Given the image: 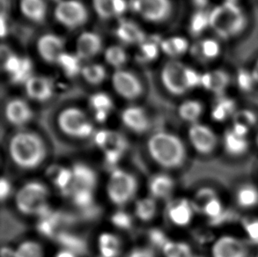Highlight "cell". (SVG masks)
<instances>
[{
  "label": "cell",
  "mask_w": 258,
  "mask_h": 257,
  "mask_svg": "<svg viewBox=\"0 0 258 257\" xmlns=\"http://www.w3.org/2000/svg\"><path fill=\"white\" fill-rule=\"evenodd\" d=\"M196 209L192 201L180 198L170 202L167 208L169 221L178 227H185L191 223L195 215Z\"/></svg>",
  "instance_id": "cell-14"
},
{
  "label": "cell",
  "mask_w": 258,
  "mask_h": 257,
  "mask_svg": "<svg viewBox=\"0 0 258 257\" xmlns=\"http://www.w3.org/2000/svg\"><path fill=\"white\" fill-rule=\"evenodd\" d=\"M140 46L141 59L152 61V60L157 58L159 52H160V49H161V45H158L157 43H155V42H153V41L146 40Z\"/></svg>",
  "instance_id": "cell-43"
},
{
  "label": "cell",
  "mask_w": 258,
  "mask_h": 257,
  "mask_svg": "<svg viewBox=\"0 0 258 257\" xmlns=\"http://www.w3.org/2000/svg\"><path fill=\"white\" fill-rule=\"evenodd\" d=\"M196 257V256H195Z\"/></svg>",
  "instance_id": "cell-59"
},
{
  "label": "cell",
  "mask_w": 258,
  "mask_h": 257,
  "mask_svg": "<svg viewBox=\"0 0 258 257\" xmlns=\"http://www.w3.org/2000/svg\"><path fill=\"white\" fill-rule=\"evenodd\" d=\"M192 203L196 211L202 212L204 215L211 219H218L224 211L222 202L211 188L199 189Z\"/></svg>",
  "instance_id": "cell-13"
},
{
  "label": "cell",
  "mask_w": 258,
  "mask_h": 257,
  "mask_svg": "<svg viewBox=\"0 0 258 257\" xmlns=\"http://www.w3.org/2000/svg\"><path fill=\"white\" fill-rule=\"evenodd\" d=\"M81 59L76 54L64 52L59 56L56 65L59 66L63 73L69 77L74 78L78 74H81L82 67L81 63Z\"/></svg>",
  "instance_id": "cell-34"
},
{
  "label": "cell",
  "mask_w": 258,
  "mask_h": 257,
  "mask_svg": "<svg viewBox=\"0 0 258 257\" xmlns=\"http://www.w3.org/2000/svg\"><path fill=\"white\" fill-rule=\"evenodd\" d=\"M42 245L35 240H25L14 251V257H43Z\"/></svg>",
  "instance_id": "cell-38"
},
{
  "label": "cell",
  "mask_w": 258,
  "mask_h": 257,
  "mask_svg": "<svg viewBox=\"0 0 258 257\" xmlns=\"http://www.w3.org/2000/svg\"><path fill=\"white\" fill-rule=\"evenodd\" d=\"M8 156L21 170L38 168L47 158L48 150L44 140L38 133L21 128L11 136L7 145Z\"/></svg>",
  "instance_id": "cell-1"
},
{
  "label": "cell",
  "mask_w": 258,
  "mask_h": 257,
  "mask_svg": "<svg viewBox=\"0 0 258 257\" xmlns=\"http://www.w3.org/2000/svg\"><path fill=\"white\" fill-rule=\"evenodd\" d=\"M126 257H156L154 251L148 247H136L130 252Z\"/></svg>",
  "instance_id": "cell-51"
},
{
  "label": "cell",
  "mask_w": 258,
  "mask_h": 257,
  "mask_svg": "<svg viewBox=\"0 0 258 257\" xmlns=\"http://www.w3.org/2000/svg\"><path fill=\"white\" fill-rule=\"evenodd\" d=\"M93 7L98 17L110 20L120 17L128 8L126 0H93Z\"/></svg>",
  "instance_id": "cell-23"
},
{
  "label": "cell",
  "mask_w": 258,
  "mask_h": 257,
  "mask_svg": "<svg viewBox=\"0 0 258 257\" xmlns=\"http://www.w3.org/2000/svg\"><path fill=\"white\" fill-rule=\"evenodd\" d=\"M56 242L63 247V249L71 251L77 255L84 254L87 252V244L81 237L76 234L59 231L55 237Z\"/></svg>",
  "instance_id": "cell-28"
},
{
  "label": "cell",
  "mask_w": 258,
  "mask_h": 257,
  "mask_svg": "<svg viewBox=\"0 0 258 257\" xmlns=\"http://www.w3.org/2000/svg\"><path fill=\"white\" fill-rule=\"evenodd\" d=\"M108 137H109V130H100L94 132L93 136L94 145L102 151L108 143Z\"/></svg>",
  "instance_id": "cell-48"
},
{
  "label": "cell",
  "mask_w": 258,
  "mask_h": 257,
  "mask_svg": "<svg viewBox=\"0 0 258 257\" xmlns=\"http://www.w3.org/2000/svg\"><path fill=\"white\" fill-rule=\"evenodd\" d=\"M162 252L165 257H195L191 247L184 241L169 240L162 248Z\"/></svg>",
  "instance_id": "cell-36"
},
{
  "label": "cell",
  "mask_w": 258,
  "mask_h": 257,
  "mask_svg": "<svg viewBox=\"0 0 258 257\" xmlns=\"http://www.w3.org/2000/svg\"><path fill=\"white\" fill-rule=\"evenodd\" d=\"M105 60L106 62L117 70H121L128 61V55L125 49L118 45L108 47L105 51Z\"/></svg>",
  "instance_id": "cell-37"
},
{
  "label": "cell",
  "mask_w": 258,
  "mask_h": 257,
  "mask_svg": "<svg viewBox=\"0 0 258 257\" xmlns=\"http://www.w3.org/2000/svg\"><path fill=\"white\" fill-rule=\"evenodd\" d=\"M148 240L153 246L157 248H161V249L169 240L166 235V233L159 228H152L148 232Z\"/></svg>",
  "instance_id": "cell-45"
},
{
  "label": "cell",
  "mask_w": 258,
  "mask_h": 257,
  "mask_svg": "<svg viewBox=\"0 0 258 257\" xmlns=\"http://www.w3.org/2000/svg\"><path fill=\"white\" fill-rule=\"evenodd\" d=\"M135 216L143 222H149L154 219L157 213L156 199L154 198H143L138 200L134 209Z\"/></svg>",
  "instance_id": "cell-32"
},
{
  "label": "cell",
  "mask_w": 258,
  "mask_h": 257,
  "mask_svg": "<svg viewBox=\"0 0 258 257\" xmlns=\"http://www.w3.org/2000/svg\"><path fill=\"white\" fill-rule=\"evenodd\" d=\"M249 146L248 135L232 126L223 136L225 152L233 157H240L247 153Z\"/></svg>",
  "instance_id": "cell-20"
},
{
  "label": "cell",
  "mask_w": 258,
  "mask_h": 257,
  "mask_svg": "<svg viewBox=\"0 0 258 257\" xmlns=\"http://www.w3.org/2000/svg\"><path fill=\"white\" fill-rule=\"evenodd\" d=\"M75 188H84L94 190L98 182L96 172L88 165L81 162L74 164L72 167Z\"/></svg>",
  "instance_id": "cell-24"
},
{
  "label": "cell",
  "mask_w": 258,
  "mask_h": 257,
  "mask_svg": "<svg viewBox=\"0 0 258 257\" xmlns=\"http://www.w3.org/2000/svg\"><path fill=\"white\" fill-rule=\"evenodd\" d=\"M5 115L11 125L23 128L31 121L34 113L27 101L20 98H14L7 102Z\"/></svg>",
  "instance_id": "cell-15"
},
{
  "label": "cell",
  "mask_w": 258,
  "mask_h": 257,
  "mask_svg": "<svg viewBox=\"0 0 258 257\" xmlns=\"http://www.w3.org/2000/svg\"><path fill=\"white\" fill-rule=\"evenodd\" d=\"M89 105L94 111V119L96 122H106L108 115L114 108V103L111 97L106 93L99 92L90 97Z\"/></svg>",
  "instance_id": "cell-27"
},
{
  "label": "cell",
  "mask_w": 258,
  "mask_h": 257,
  "mask_svg": "<svg viewBox=\"0 0 258 257\" xmlns=\"http://www.w3.org/2000/svg\"><path fill=\"white\" fill-rule=\"evenodd\" d=\"M110 222L118 229L130 230L133 226V218L128 212L119 210L112 214Z\"/></svg>",
  "instance_id": "cell-42"
},
{
  "label": "cell",
  "mask_w": 258,
  "mask_h": 257,
  "mask_svg": "<svg viewBox=\"0 0 258 257\" xmlns=\"http://www.w3.org/2000/svg\"><path fill=\"white\" fill-rule=\"evenodd\" d=\"M227 79L226 73L222 72H213L206 73L204 76H201V85L212 91H219L225 88L227 86Z\"/></svg>",
  "instance_id": "cell-39"
},
{
  "label": "cell",
  "mask_w": 258,
  "mask_h": 257,
  "mask_svg": "<svg viewBox=\"0 0 258 257\" xmlns=\"http://www.w3.org/2000/svg\"><path fill=\"white\" fill-rule=\"evenodd\" d=\"M21 14L34 23L44 22L48 14V6L45 0H21Z\"/></svg>",
  "instance_id": "cell-26"
},
{
  "label": "cell",
  "mask_w": 258,
  "mask_h": 257,
  "mask_svg": "<svg viewBox=\"0 0 258 257\" xmlns=\"http://www.w3.org/2000/svg\"><path fill=\"white\" fill-rule=\"evenodd\" d=\"M251 73L252 74H253L254 79H255V81H256V83H258V60L255 62V66L253 67Z\"/></svg>",
  "instance_id": "cell-55"
},
{
  "label": "cell",
  "mask_w": 258,
  "mask_h": 257,
  "mask_svg": "<svg viewBox=\"0 0 258 257\" xmlns=\"http://www.w3.org/2000/svg\"><path fill=\"white\" fill-rule=\"evenodd\" d=\"M47 175L50 181H52L54 186L61 192V194L72 197L75 190L72 168L51 166L48 168Z\"/></svg>",
  "instance_id": "cell-21"
},
{
  "label": "cell",
  "mask_w": 258,
  "mask_h": 257,
  "mask_svg": "<svg viewBox=\"0 0 258 257\" xmlns=\"http://www.w3.org/2000/svg\"><path fill=\"white\" fill-rule=\"evenodd\" d=\"M138 188L139 182L134 174L116 167L110 173L106 191L113 205L122 207L135 198Z\"/></svg>",
  "instance_id": "cell-6"
},
{
  "label": "cell",
  "mask_w": 258,
  "mask_h": 257,
  "mask_svg": "<svg viewBox=\"0 0 258 257\" xmlns=\"http://www.w3.org/2000/svg\"><path fill=\"white\" fill-rule=\"evenodd\" d=\"M174 179L167 174H158L151 178L148 189L154 199H166L174 191Z\"/></svg>",
  "instance_id": "cell-25"
},
{
  "label": "cell",
  "mask_w": 258,
  "mask_h": 257,
  "mask_svg": "<svg viewBox=\"0 0 258 257\" xmlns=\"http://www.w3.org/2000/svg\"><path fill=\"white\" fill-rule=\"evenodd\" d=\"M255 144H256V146L258 147V132L256 135H255Z\"/></svg>",
  "instance_id": "cell-56"
},
{
  "label": "cell",
  "mask_w": 258,
  "mask_h": 257,
  "mask_svg": "<svg viewBox=\"0 0 258 257\" xmlns=\"http://www.w3.org/2000/svg\"><path fill=\"white\" fill-rule=\"evenodd\" d=\"M188 138L193 149L202 155L214 152L218 146V137L209 126L196 122L188 128Z\"/></svg>",
  "instance_id": "cell-11"
},
{
  "label": "cell",
  "mask_w": 258,
  "mask_h": 257,
  "mask_svg": "<svg viewBox=\"0 0 258 257\" xmlns=\"http://www.w3.org/2000/svg\"><path fill=\"white\" fill-rule=\"evenodd\" d=\"M122 124L130 131L142 134L150 127V119L147 111L139 106H131L122 110L121 114Z\"/></svg>",
  "instance_id": "cell-18"
},
{
  "label": "cell",
  "mask_w": 258,
  "mask_h": 257,
  "mask_svg": "<svg viewBox=\"0 0 258 257\" xmlns=\"http://www.w3.org/2000/svg\"><path fill=\"white\" fill-rule=\"evenodd\" d=\"M212 257H248L247 244L237 237L223 235L218 238L212 246Z\"/></svg>",
  "instance_id": "cell-12"
},
{
  "label": "cell",
  "mask_w": 258,
  "mask_h": 257,
  "mask_svg": "<svg viewBox=\"0 0 258 257\" xmlns=\"http://www.w3.org/2000/svg\"><path fill=\"white\" fill-rule=\"evenodd\" d=\"M13 191V186L9 179L6 177L1 178L0 180V198L1 201L4 202L10 197Z\"/></svg>",
  "instance_id": "cell-50"
},
{
  "label": "cell",
  "mask_w": 258,
  "mask_h": 257,
  "mask_svg": "<svg viewBox=\"0 0 258 257\" xmlns=\"http://www.w3.org/2000/svg\"><path fill=\"white\" fill-rule=\"evenodd\" d=\"M112 86L119 96L127 101H135L142 96L144 86L135 73L117 70L112 77Z\"/></svg>",
  "instance_id": "cell-10"
},
{
  "label": "cell",
  "mask_w": 258,
  "mask_h": 257,
  "mask_svg": "<svg viewBox=\"0 0 258 257\" xmlns=\"http://www.w3.org/2000/svg\"><path fill=\"white\" fill-rule=\"evenodd\" d=\"M25 90L28 97L39 102L49 100L54 94L52 80L45 76L33 75L25 83Z\"/></svg>",
  "instance_id": "cell-17"
},
{
  "label": "cell",
  "mask_w": 258,
  "mask_h": 257,
  "mask_svg": "<svg viewBox=\"0 0 258 257\" xmlns=\"http://www.w3.org/2000/svg\"><path fill=\"white\" fill-rule=\"evenodd\" d=\"M238 83L242 89L248 91L251 88L254 84L256 83V81L254 79L251 72H249V73H241L238 77Z\"/></svg>",
  "instance_id": "cell-49"
},
{
  "label": "cell",
  "mask_w": 258,
  "mask_h": 257,
  "mask_svg": "<svg viewBox=\"0 0 258 257\" xmlns=\"http://www.w3.org/2000/svg\"><path fill=\"white\" fill-rule=\"evenodd\" d=\"M100 257H101V256H100Z\"/></svg>",
  "instance_id": "cell-58"
},
{
  "label": "cell",
  "mask_w": 258,
  "mask_h": 257,
  "mask_svg": "<svg viewBox=\"0 0 258 257\" xmlns=\"http://www.w3.org/2000/svg\"><path fill=\"white\" fill-rule=\"evenodd\" d=\"M72 198L74 205H76L78 208L82 210V212L94 206V192L88 188H75V190L72 195Z\"/></svg>",
  "instance_id": "cell-40"
},
{
  "label": "cell",
  "mask_w": 258,
  "mask_h": 257,
  "mask_svg": "<svg viewBox=\"0 0 258 257\" xmlns=\"http://www.w3.org/2000/svg\"><path fill=\"white\" fill-rule=\"evenodd\" d=\"M235 199L241 208H254L258 205V188L252 184L242 185L238 188Z\"/></svg>",
  "instance_id": "cell-31"
},
{
  "label": "cell",
  "mask_w": 258,
  "mask_h": 257,
  "mask_svg": "<svg viewBox=\"0 0 258 257\" xmlns=\"http://www.w3.org/2000/svg\"><path fill=\"white\" fill-rule=\"evenodd\" d=\"M210 26L209 14L197 13L190 21V30L194 34H200L205 28Z\"/></svg>",
  "instance_id": "cell-44"
},
{
  "label": "cell",
  "mask_w": 258,
  "mask_h": 257,
  "mask_svg": "<svg viewBox=\"0 0 258 257\" xmlns=\"http://www.w3.org/2000/svg\"><path fill=\"white\" fill-rule=\"evenodd\" d=\"M54 15L58 23L68 29L83 27L89 18L88 10L80 0H63L57 4Z\"/></svg>",
  "instance_id": "cell-8"
},
{
  "label": "cell",
  "mask_w": 258,
  "mask_h": 257,
  "mask_svg": "<svg viewBox=\"0 0 258 257\" xmlns=\"http://www.w3.org/2000/svg\"><path fill=\"white\" fill-rule=\"evenodd\" d=\"M132 6L137 14L151 23L168 21L173 13L171 0H133Z\"/></svg>",
  "instance_id": "cell-9"
},
{
  "label": "cell",
  "mask_w": 258,
  "mask_h": 257,
  "mask_svg": "<svg viewBox=\"0 0 258 257\" xmlns=\"http://www.w3.org/2000/svg\"><path fill=\"white\" fill-rule=\"evenodd\" d=\"M77 254H74L71 251L66 250V249H62L59 251L57 254H56L55 257H77Z\"/></svg>",
  "instance_id": "cell-53"
},
{
  "label": "cell",
  "mask_w": 258,
  "mask_h": 257,
  "mask_svg": "<svg viewBox=\"0 0 258 257\" xmlns=\"http://www.w3.org/2000/svg\"><path fill=\"white\" fill-rule=\"evenodd\" d=\"M37 50L45 62L56 63L59 56L64 52V42L55 34H45L39 38Z\"/></svg>",
  "instance_id": "cell-16"
},
{
  "label": "cell",
  "mask_w": 258,
  "mask_h": 257,
  "mask_svg": "<svg viewBox=\"0 0 258 257\" xmlns=\"http://www.w3.org/2000/svg\"><path fill=\"white\" fill-rule=\"evenodd\" d=\"M115 34L121 42L128 45H140L147 40L143 29L131 21H121L116 28Z\"/></svg>",
  "instance_id": "cell-22"
},
{
  "label": "cell",
  "mask_w": 258,
  "mask_h": 257,
  "mask_svg": "<svg viewBox=\"0 0 258 257\" xmlns=\"http://www.w3.org/2000/svg\"><path fill=\"white\" fill-rule=\"evenodd\" d=\"M147 146L151 159L158 166L168 170L181 167L187 157L184 143L173 132H154L147 140Z\"/></svg>",
  "instance_id": "cell-2"
},
{
  "label": "cell",
  "mask_w": 258,
  "mask_h": 257,
  "mask_svg": "<svg viewBox=\"0 0 258 257\" xmlns=\"http://www.w3.org/2000/svg\"><path fill=\"white\" fill-rule=\"evenodd\" d=\"M232 108H234V107L230 101H220L213 109V117L217 120L227 118L231 112L233 111Z\"/></svg>",
  "instance_id": "cell-46"
},
{
  "label": "cell",
  "mask_w": 258,
  "mask_h": 257,
  "mask_svg": "<svg viewBox=\"0 0 258 257\" xmlns=\"http://www.w3.org/2000/svg\"><path fill=\"white\" fill-rule=\"evenodd\" d=\"M98 247L101 257H117L121 249V240L111 233H102L98 238Z\"/></svg>",
  "instance_id": "cell-29"
},
{
  "label": "cell",
  "mask_w": 258,
  "mask_h": 257,
  "mask_svg": "<svg viewBox=\"0 0 258 257\" xmlns=\"http://www.w3.org/2000/svg\"><path fill=\"white\" fill-rule=\"evenodd\" d=\"M14 249H12L10 247H3L1 251L2 257H14Z\"/></svg>",
  "instance_id": "cell-54"
},
{
  "label": "cell",
  "mask_w": 258,
  "mask_h": 257,
  "mask_svg": "<svg viewBox=\"0 0 258 257\" xmlns=\"http://www.w3.org/2000/svg\"><path fill=\"white\" fill-rule=\"evenodd\" d=\"M7 33V20L6 16L2 14L1 15V35L5 37Z\"/></svg>",
  "instance_id": "cell-52"
},
{
  "label": "cell",
  "mask_w": 258,
  "mask_h": 257,
  "mask_svg": "<svg viewBox=\"0 0 258 257\" xmlns=\"http://www.w3.org/2000/svg\"><path fill=\"white\" fill-rule=\"evenodd\" d=\"M255 257H258V254H257V255H256V256H255Z\"/></svg>",
  "instance_id": "cell-57"
},
{
  "label": "cell",
  "mask_w": 258,
  "mask_h": 257,
  "mask_svg": "<svg viewBox=\"0 0 258 257\" xmlns=\"http://www.w3.org/2000/svg\"><path fill=\"white\" fill-rule=\"evenodd\" d=\"M102 46V39L97 33L84 32L78 38L76 55L81 60L92 59L101 52Z\"/></svg>",
  "instance_id": "cell-19"
},
{
  "label": "cell",
  "mask_w": 258,
  "mask_h": 257,
  "mask_svg": "<svg viewBox=\"0 0 258 257\" xmlns=\"http://www.w3.org/2000/svg\"><path fill=\"white\" fill-rule=\"evenodd\" d=\"M210 27L222 38H230L244 28V14L234 2L220 5L209 14Z\"/></svg>",
  "instance_id": "cell-5"
},
{
  "label": "cell",
  "mask_w": 258,
  "mask_h": 257,
  "mask_svg": "<svg viewBox=\"0 0 258 257\" xmlns=\"http://www.w3.org/2000/svg\"><path fill=\"white\" fill-rule=\"evenodd\" d=\"M160 45L161 50L171 57L182 56L188 49V41L180 36L165 39Z\"/></svg>",
  "instance_id": "cell-33"
},
{
  "label": "cell",
  "mask_w": 258,
  "mask_h": 257,
  "mask_svg": "<svg viewBox=\"0 0 258 257\" xmlns=\"http://www.w3.org/2000/svg\"><path fill=\"white\" fill-rule=\"evenodd\" d=\"M81 75L87 83L97 86L102 83L107 76L104 66L99 63H90L83 66Z\"/></svg>",
  "instance_id": "cell-35"
},
{
  "label": "cell",
  "mask_w": 258,
  "mask_h": 257,
  "mask_svg": "<svg viewBox=\"0 0 258 257\" xmlns=\"http://www.w3.org/2000/svg\"><path fill=\"white\" fill-rule=\"evenodd\" d=\"M244 231L252 242L258 244V219H248L243 223Z\"/></svg>",
  "instance_id": "cell-47"
},
{
  "label": "cell",
  "mask_w": 258,
  "mask_h": 257,
  "mask_svg": "<svg viewBox=\"0 0 258 257\" xmlns=\"http://www.w3.org/2000/svg\"><path fill=\"white\" fill-rule=\"evenodd\" d=\"M198 53L206 60L214 59L220 55V44L216 40L206 39L198 45Z\"/></svg>",
  "instance_id": "cell-41"
},
{
  "label": "cell",
  "mask_w": 258,
  "mask_h": 257,
  "mask_svg": "<svg viewBox=\"0 0 258 257\" xmlns=\"http://www.w3.org/2000/svg\"><path fill=\"white\" fill-rule=\"evenodd\" d=\"M165 89L173 95H181L201 84V76L176 60L165 63L161 73Z\"/></svg>",
  "instance_id": "cell-4"
},
{
  "label": "cell",
  "mask_w": 258,
  "mask_h": 257,
  "mask_svg": "<svg viewBox=\"0 0 258 257\" xmlns=\"http://www.w3.org/2000/svg\"><path fill=\"white\" fill-rule=\"evenodd\" d=\"M56 123L64 135L73 139H88L95 132L86 112L77 107L63 108L57 115Z\"/></svg>",
  "instance_id": "cell-7"
},
{
  "label": "cell",
  "mask_w": 258,
  "mask_h": 257,
  "mask_svg": "<svg viewBox=\"0 0 258 257\" xmlns=\"http://www.w3.org/2000/svg\"><path fill=\"white\" fill-rule=\"evenodd\" d=\"M204 112L203 105L200 101L188 100L181 103L178 108V114L185 122L188 123L199 122V120Z\"/></svg>",
  "instance_id": "cell-30"
},
{
  "label": "cell",
  "mask_w": 258,
  "mask_h": 257,
  "mask_svg": "<svg viewBox=\"0 0 258 257\" xmlns=\"http://www.w3.org/2000/svg\"><path fill=\"white\" fill-rule=\"evenodd\" d=\"M49 190L43 182L30 181L21 186L15 195V206L24 215L41 219L52 211L48 204Z\"/></svg>",
  "instance_id": "cell-3"
}]
</instances>
